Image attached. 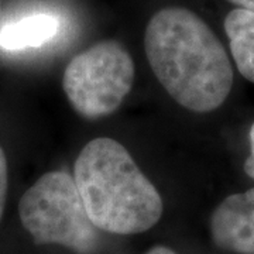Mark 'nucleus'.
Instances as JSON below:
<instances>
[{
  "instance_id": "obj_7",
  "label": "nucleus",
  "mask_w": 254,
  "mask_h": 254,
  "mask_svg": "<svg viewBox=\"0 0 254 254\" xmlns=\"http://www.w3.org/2000/svg\"><path fill=\"white\" fill-rule=\"evenodd\" d=\"M60 21L50 14H36L10 23L0 31V47L9 51L44 46L53 40Z\"/></svg>"
},
{
  "instance_id": "obj_5",
  "label": "nucleus",
  "mask_w": 254,
  "mask_h": 254,
  "mask_svg": "<svg viewBox=\"0 0 254 254\" xmlns=\"http://www.w3.org/2000/svg\"><path fill=\"white\" fill-rule=\"evenodd\" d=\"M209 229L220 250L254 254V188L222 200L210 215Z\"/></svg>"
},
{
  "instance_id": "obj_11",
  "label": "nucleus",
  "mask_w": 254,
  "mask_h": 254,
  "mask_svg": "<svg viewBox=\"0 0 254 254\" xmlns=\"http://www.w3.org/2000/svg\"><path fill=\"white\" fill-rule=\"evenodd\" d=\"M145 254H177L174 250H171L170 247L165 246H155L151 250H148Z\"/></svg>"
},
{
  "instance_id": "obj_1",
  "label": "nucleus",
  "mask_w": 254,
  "mask_h": 254,
  "mask_svg": "<svg viewBox=\"0 0 254 254\" xmlns=\"http://www.w3.org/2000/svg\"><path fill=\"white\" fill-rule=\"evenodd\" d=\"M148 64L167 93L196 113L220 108L233 86V68L212 28L193 11L165 7L144 34Z\"/></svg>"
},
{
  "instance_id": "obj_8",
  "label": "nucleus",
  "mask_w": 254,
  "mask_h": 254,
  "mask_svg": "<svg viewBox=\"0 0 254 254\" xmlns=\"http://www.w3.org/2000/svg\"><path fill=\"white\" fill-rule=\"evenodd\" d=\"M7 196V160L3 148L0 147V219L3 216V210L6 206Z\"/></svg>"
},
{
  "instance_id": "obj_10",
  "label": "nucleus",
  "mask_w": 254,
  "mask_h": 254,
  "mask_svg": "<svg viewBox=\"0 0 254 254\" xmlns=\"http://www.w3.org/2000/svg\"><path fill=\"white\" fill-rule=\"evenodd\" d=\"M229 1L239 6V9L249 10V11L254 13V0H229Z\"/></svg>"
},
{
  "instance_id": "obj_9",
  "label": "nucleus",
  "mask_w": 254,
  "mask_h": 254,
  "mask_svg": "<svg viewBox=\"0 0 254 254\" xmlns=\"http://www.w3.org/2000/svg\"><path fill=\"white\" fill-rule=\"evenodd\" d=\"M249 140H250V154L246 158L243 170L250 178L254 180V123L252 125L250 131H249Z\"/></svg>"
},
{
  "instance_id": "obj_6",
  "label": "nucleus",
  "mask_w": 254,
  "mask_h": 254,
  "mask_svg": "<svg viewBox=\"0 0 254 254\" xmlns=\"http://www.w3.org/2000/svg\"><path fill=\"white\" fill-rule=\"evenodd\" d=\"M225 33L237 71L254 83V13L239 7L229 11Z\"/></svg>"
},
{
  "instance_id": "obj_4",
  "label": "nucleus",
  "mask_w": 254,
  "mask_h": 254,
  "mask_svg": "<svg viewBox=\"0 0 254 254\" xmlns=\"http://www.w3.org/2000/svg\"><path fill=\"white\" fill-rule=\"evenodd\" d=\"M134 63L118 41H100L66 65L63 88L71 106L85 119L106 118L131 91Z\"/></svg>"
},
{
  "instance_id": "obj_3",
  "label": "nucleus",
  "mask_w": 254,
  "mask_h": 254,
  "mask_svg": "<svg viewBox=\"0 0 254 254\" xmlns=\"http://www.w3.org/2000/svg\"><path fill=\"white\" fill-rule=\"evenodd\" d=\"M18 213L37 245H61L78 254L95 253L99 246V229L68 173L51 171L37 180L21 196Z\"/></svg>"
},
{
  "instance_id": "obj_2",
  "label": "nucleus",
  "mask_w": 254,
  "mask_h": 254,
  "mask_svg": "<svg viewBox=\"0 0 254 254\" xmlns=\"http://www.w3.org/2000/svg\"><path fill=\"white\" fill-rule=\"evenodd\" d=\"M73 181L91 222L102 232L137 235L161 219V195L126 147L113 138L98 137L83 145Z\"/></svg>"
}]
</instances>
